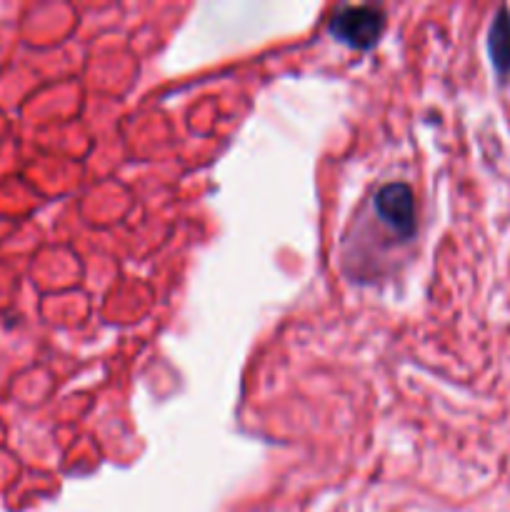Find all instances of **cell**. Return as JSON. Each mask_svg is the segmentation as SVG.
<instances>
[{
	"mask_svg": "<svg viewBox=\"0 0 510 512\" xmlns=\"http://www.w3.org/2000/svg\"><path fill=\"white\" fill-rule=\"evenodd\" d=\"M375 213L400 238L415 233V198L405 183L383 185L375 195Z\"/></svg>",
	"mask_w": 510,
	"mask_h": 512,
	"instance_id": "obj_2",
	"label": "cell"
},
{
	"mask_svg": "<svg viewBox=\"0 0 510 512\" xmlns=\"http://www.w3.org/2000/svg\"><path fill=\"white\" fill-rule=\"evenodd\" d=\"M385 30V13L375 5H340L330 15V33L335 40L355 50H370Z\"/></svg>",
	"mask_w": 510,
	"mask_h": 512,
	"instance_id": "obj_1",
	"label": "cell"
},
{
	"mask_svg": "<svg viewBox=\"0 0 510 512\" xmlns=\"http://www.w3.org/2000/svg\"><path fill=\"white\" fill-rule=\"evenodd\" d=\"M488 53L498 75L510 73V13L505 8L498 10L488 33Z\"/></svg>",
	"mask_w": 510,
	"mask_h": 512,
	"instance_id": "obj_3",
	"label": "cell"
}]
</instances>
